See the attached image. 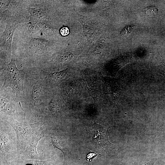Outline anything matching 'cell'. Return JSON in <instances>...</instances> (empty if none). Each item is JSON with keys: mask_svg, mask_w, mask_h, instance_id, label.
I'll return each mask as SVG.
<instances>
[{"mask_svg": "<svg viewBox=\"0 0 165 165\" xmlns=\"http://www.w3.org/2000/svg\"><path fill=\"white\" fill-rule=\"evenodd\" d=\"M33 165H49V162L48 160H35L31 159Z\"/></svg>", "mask_w": 165, "mask_h": 165, "instance_id": "2e32d148", "label": "cell"}, {"mask_svg": "<svg viewBox=\"0 0 165 165\" xmlns=\"http://www.w3.org/2000/svg\"><path fill=\"white\" fill-rule=\"evenodd\" d=\"M133 28L132 26H127L124 28L121 32L123 36H125L130 33L132 31Z\"/></svg>", "mask_w": 165, "mask_h": 165, "instance_id": "9a60e30c", "label": "cell"}, {"mask_svg": "<svg viewBox=\"0 0 165 165\" xmlns=\"http://www.w3.org/2000/svg\"><path fill=\"white\" fill-rule=\"evenodd\" d=\"M159 72L165 77V66L164 65H161L160 67Z\"/></svg>", "mask_w": 165, "mask_h": 165, "instance_id": "ffe728a7", "label": "cell"}, {"mask_svg": "<svg viewBox=\"0 0 165 165\" xmlns=\"http://www.w3.org/2000/svg\"><path fill=\"white\" fill-rule=\"evenodd\" d=\"M29 45L30 48L34 51L41 53L46 50L48 46V42L43 39L33 38L30 41Z\"/></svg>", "mask_w": 165, "mask_h": 165, "instance_id": "5b68a950", "label": "cell"}, {"mask_svg": "<svg viewBox=\"0 0 165 165\" xmlns=\"http://www.w3.org/2000/svg\"><path fill=\"white\" fill-rule=\"evenodd\" d=\"M49 107L52 117L56 119L59 110L57 101L54 99L51 100L49 104Z\"/></svg>", "mask_w": 165, "mask_h": 165, "instance_id": "30bf717a", "label": "cell"}, {"mask_svg": "<svg viewBox=\"0 0 165 165\" xmlns=\"http://www.w3.org/2000/svg\"><path fill=\"white\" fill-rule=\"evenodd\" d=\"M38 143H33L21 154L23 159L35 160L39 159V156L37 150Z\"/></svg>", "mask_w": 165, "mask_h": 165, "instance_id": "8992f818", "label": "cell"}, {"mask_svg": "<svg viewBox=\"0 0 165 165\" xmlns=\"http://www.w3.org/2000/svg\"><path fill=\"white\" fill-rule=\"evenodd\" d=\"M7 123L14 129L17 138V153L21 154L32 143L39 141L44 136L42 121L31 124L20 123L13 120Z\"/></svg>", "mask_w": 165, "mask_h": 165, "instance_id": "6da1fadb", "label": "cell"}, {"mask_svg": "<svg viewBox=\"0 0 165 165\" xmlns=\"http://www.w3.org/2000/svg\"><path fill=\"white\" fill-rule=\"evenodd\" d=\"M41 89L38 86H35L32 91V97L34 101H36L40 95Z\"/></svg>", "mask_w": 165, "mask_h": 165, "instance_id": "7c38bea8", "label": "cell"}, {"mask_svg": "<svg viewBox=\"0 0 165 165\" xmlns=\"http://www.w3.org/2000/svg\"><path fill=\"white\" fill-rule=\"evenodd\" d=\"M2 71L5 79L2 88L9 87L19 91L23 89L24 70L17 68L13 56H12L9 63L4 64Z\"/></svg>", "mask_w": 165, "mask_h": 165, "instance_id": "3957f363", "label": "cell"}, {"mask_svg": "<svg viewBox=\"0 0 165 165\" xmlns=\"http://www.w3.org/2000/svg\"><path fill=\"white\" fill-rule=\"evenodd\" d=\"M50 138L51 142L54 148L60 150L63 153L64 158V163H66L68 160V154L66 149L62 146L61 141L54 135L51 136Z\"/></svg>", "mask_w": 165, "mask_h": 165, "instance_id": "ba28073f", "label": "cell"}, {"mask_svg": "<svg viewBox=\"0 0 165 165\" xmlns=\"http://www.w3.org/2000/svg\"><path fill=\"white\" fill-rule=\"evenodd\" d=\"M156 9L154 7H149L146 9V13L149 16H153L156 14Z\"/></svg>", "mask_w": 165, "mask_h": 165, "instance_id": "e0dca14e", "label": "cell"}, {"mask_svg": "<svg viewBox=\"0 0 165 165\" xmlns=\"http://www.w3.org/2000/svg\"><path fill=\"white\" fill-rule=\"evenodd\" d=\"M97 154L96 153L91 152H90L86 156V159L87 160L89 161H92V159L95 157Z\"/></svg>", "mask_w": 165, "mask_h": 165, "instance_id": "d6986e66", "label": "cell"}, {"mask_svg": "<svg viewBox=\"0 0 165 165\" xmlns=\"http://www.w3.org/2000/svg\"><path fill=\"white\" fill-rule=\"evenodd\" d=\"M156 160V158H153L148 160L136 162L133 165H153Z\"/></svg>", "mask_w": 165, "mask_h": 165, "instance_id": "5bb4252c", "label": "cell"}, {"mask_svg": "<svg viewBox=\"0 0 165 165\" xmlns=\"http://www.w3.org/2000/svg\"><path fill=\"white\" fill-rule=\"evenodd\" d=\"M29 12L33 17L39 19H45L47 17L46 13L41 9L29 8Z\"/></svg>", "mask_w": 165, "mask_h": 165, "instance_id": "9c48e42d", "label": "cell"}, {"mask_svg": "<svg viewBox=\"0 0 165 165\" xmlns=\"http://www.w3.org/2000/svg\"><path fill=\"white\" fill-rule=\"evenodd\" d=\"M108 127L101 126L94 123L89 130V135L92 141H94L97 145L101 147L109 145L108 136Z\"/></svg>", "mask_w": 165, "mask_h": 165, "instance_id": "277c9868", "label": "cell"}, {"mask_svg": "<svg viewBox=\"0 0 165 165\" xmlns=\"http://www.w3.org/2000/svg\"><path fill=\"white\" fill-rule=\"evenodd\" d=\"M1 122L0 153L7 163L17 153V138L14 129L9 124Z\"/></svg>", "mask_w": 165, "mask_h": 165, "instance_id": "7a4b0ae2", "label": "cell"}, {"mask_svg": "<svg viewBox=\"0 0 165 165\" xmlns=\"http://www.w3.org/2000/svg\"><path fill=\"white\" fill-rule=\"evenodd\" d=\"M66 70H65L53 73H48V75L53 80L57 81L64 77L66 75Z\"/></svg>", "mask_w": 165, "mask_h": 165, "instance_id": "8fae6325", "label": "cell"}, {"mask_svg": "<svg viewBox=\"0 0 165 165\" xmlns=\"http://www.w3.org/2000/svg\"><path fill=\"white\" fill-rule=\"evenodd\" d=\"M14 28L11 26H7L3 32L2 42L3 45L10 49L11 43Z\"/></svg>", "mask_w": 165, "mask_h": 165, "instance_id": "52a82bcc", "label": "cell"}, {"mask_svg": "<svg viewBox=\"0 0 165 165\" xmlns=\"http://www.w3.org/2000/svg\"><path fill=\"white\" fill-rule=\"evenodd\" d=\"M60 32V33L62 35L65 36L68 34L69 30L68 27H64L61 29Z\"/></svg>", "mask_w": 165, "mask_h": 165, "instance_id": "ac0fdd59", "label": "cell"}, {"mask_svg": "<svg viewBox=\"0 0 165 165\" xmlns=\"http://www.w3.org/2000/svg\"><path fill=\"white\" fill-rule=\"evenodd\" d=\"M71 55L70 54L66 53L63 54H61L57 56L56 59L59 61H69L71 58Z\"/></svg>", "mask_w": 165, "mask_h": 165, "instance_id": "4fadbf2b", "label": "cell"}]
</instances>
